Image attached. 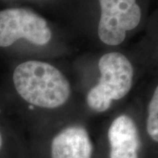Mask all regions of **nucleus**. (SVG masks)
<instances>
[{
    "label": "nucleus",
    "mask_w": 158,
    "mask_h": 158,
    "mask_svg": "<svg viewBox=\"0 0 158 158\" xmlns=\"http://www.w3.org/2000/svg\"><path fill=\"white\" fill-rule=\"evenodd\" d=\"M13 87L22 100L43 110H55L66 105L72 89L67 77L49 62L27 60L12 73Z\"/></svg>",
    "instance_id": "nucleus-1"
},
{
    "label": "nucleus",
    "mask_w": 158,
    "mask_h": 158,
    "mask_svg": "<svg viewBox=\"0 0 158 158\" xmlns=\"http://www.w3.org/2000/svg\"><path fill=\"white\" fill-rule=\"evenodd\" d=\"M99 78L90 88L85 101L92 112L103 113L114 102L127 97L132 90L135 69L129 58L120 52H108L100 56L98 63Z\"/></svg>",
    "instance_id": "nucleus-2"
},
{
    "label": "nucleus",
    "mask_w": 158,
    "mask_h": 158,
    "mask_svg": "<svg viewBox=\"0 0 158 158\" xmlns=\"http://www.w3.org/2000/svg\"><path fill=\"white\" fill-rule=\"evenodd\" d=\"M25 39L36 46L47 45L52 32L45 19L25 8L0 11V48H8Z\"/></svg>",
    "instance_id": "nucleus-3"
},
{
    "label": "nucleus",
    "mask_w": 158,
    "mask_h": 158,
    "mask_svg": "<svg viewBox=\"0 0 158 158\" xmlns=\"http://www.w3.org/2000/svg\"><path fill=\"white\" fill-rule=\"evenodd\" d=\"M100 18L98 38L107 46L123 43L127 33L135 29L141 19V10L136 0H98Z\"/></svg>",
    "instance_id": "nucleus-4"
},
{
    "label": "nucleus",
    "mask_w": 158,
    "mask_h": 158,
    "mask_svg": "<svg viewBox=\"0 0 158 158\" xmlns=\"http://www.w3.org/2000/svg\"><path fill=\"white\" fill-rule=\"evenodd\" d=\"M109 158H139L141 138L134 118L127 113L116 116L108 127Z\"/></svg>",
    "instance_id": "nucleus-5"
},
{
    "label": "nucleus",
    "mask_w": 158,
    "mask_h": 158,
    "mask_svg": "<svg viewBox=\"0 0 158 158\" xmlns=\"http://www.w3.org/2000/svg\"><path fill=\"white\" fill-rule=\"evenodd\" d=\"M93 143L84 126L73 124L57 132L52 138L50 158H92Z\"/></svg>",
    "instance_id": "nucleus-6"
},
{
    "label": "nucleus",
    "mask_w": 158,
    "mask_h": 158,
    "mask_svg": "<svg viewBox=\"0 0 158 158\" xmlns=\"http://www.w3.org/2000/svg\"><path fill=\"white\" fill-rule=\"evenodd\" d=\"M146 131L149 138L158 143V85L156 86L148 104Z\"/></svg>",
    "instance_id": "nucleus-7"
},
{
    "label": "nucleus",
    "mask_w": 158,
    "mask_h": 158,
    "mask_svg": "<svg viewBox=\"0 0 158 158\" xmlns=\"http://www.w3.org/2000/svg\"><path fill=\"white\" fill-rule=\"evenodd\" d=\"M3 145H4V139H3V135H2V132L0 130V151L3 148Z\"/></svg>",
    "instance_id": "nucleus-8"
}]
</instances>
